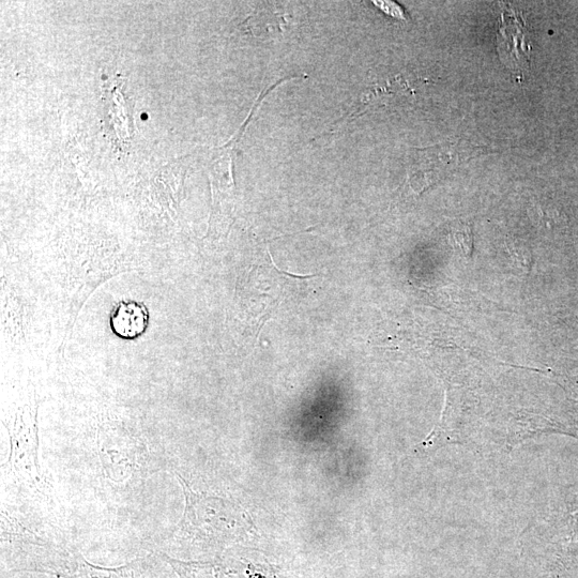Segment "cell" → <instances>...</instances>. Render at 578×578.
<instances>
[{
    "label": "cell",
    "instance_id": "obj_1",
    "mask_svg": "<svg viewBox=\"0 0 578 578\" xmlns=\"http://www.w3.org/2000/svg\"><path fill=\"white\" fill-rule=\"evenodd\" d=\"M184 490L186 507L177 527L179 534L202 540H225L245 534L252 523L245 510L230 500L193 491L177 475Z\"/></svg>",
    "mask_w": 578,
    "mask_h": 578
},
{
    "label": "cell",
    "instance_id": "obj_2",
    "mask_svg": "<svg viewBox=\"0 0 578 578\" xmlns=\"http://www.w3.org/2000/svg\"><path fill=\"white\" fill-rule=\"evenodd\" d=\"M20 570L50 574L58 578H134L132 565L103 568L91 565L83 555L49 543L22 545Z\"/></svg>",
    "mask_w": 578,
    "mask_h": 578
},
{
    "label": "cell",
    "instance_id": "obj_3",
    "mask_svg": "<svg viewBox=\"0 0 578 578\" xmlns=\"http://www.w3.org/2000/svg\"><path fill=\"white\" fill-rule=\"evenodd\" d=\"M478 150L464 143L416 150L408 171L410 186L418 192L427 190L471 155L478 154Z\"/></svg>",
    "mask_w": 578,
    "mask_h": 578
},
{
    "label": "cell",
    "instance_id": "obj_4",
    "mask_svg": "<svg viewBox=\"0 0 578 578\" xmlns=\"http://www.w3.org/2000/svg\"><path fill=\"white\" fill-rule=\"evenodd\" d=\"M530 43L519 14L506 10L501 14L497 50L503 63L512 71L523 72L529 66Z\"/></svg>",
    "mask_w": 578,
    "mask_h": 578
},
{
    "label": "cell",
    "instance_id": "obj_5",
    "mask_svg": "<svg viewBox=\"0 0 578 578\" xmlns=\"http://www.w3.org/2000/svg\"><path fill=\"white\" fill-rule=\"evenodd\" d=\"M449 241L451 246L464 256H470L473 252V233L471 228L464 223H455L450 228Z\"/></svg>",
    "mask_w": 578,
    "mask_h": 578
},
{
    "label": "cell",
    "instance_id": "obj_6",
    "mask_svg": "<svg viewBox=\"0 0 578 578\" xmlns=\"http://www.w3.org/2000/svg\"><path fill=\"white\" fill-rule=\"evenodd\" d=\"M508 247L513 264L521 270L528 272L531 263L529 250L516 242L509 243Z\"/></svg>",
    "mask_w": 578,
    "mask_h": 578
},
{
    "label": "cell",
    "instance_id": "obj_7",
    "mask_svg": "<svg viewBox=\"0 0 578 578\" xmlns=\"http://www.w3.org/2000/svg\"><path fill=\"white\" fill-rule=\"evenodd\" d=\"M142 118H143V119H147V115H146V114H143Z\"/></svg>",
    "mask_w": 578,
    "mask_h": 578
}]
</instances>
